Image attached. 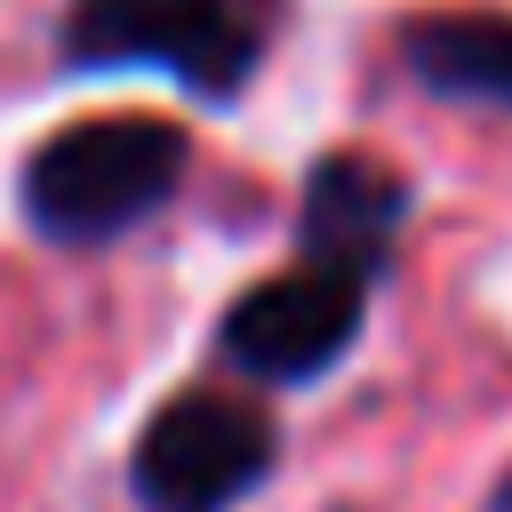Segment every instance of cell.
I'll return each instance as SVG.
<instances>
[{
  "label": "cell",
  "instance_id": "obj_3",
  "mask_svg": "<svg viewBox=\"0 0 512 512\" xmlns=\"http://www.w3.org/2000/svg\"><path fill=\"white\" fill-rule=\"evenodd\" d=\"M272 464L280 424L264 400L232 384H176L128 448V488L144 512H232L272 480Z\"/></svg>",
  "mask_w": 512,
  "mask_h": 512
},
{
  "label": "cell",
  "instance_id": "obj_4",
  "mask_svg": "<svg viewBox=\"0 0 512 512\" xmlns=\"http://www.w3.org/2000/svg\"><path fill=\"white\" fill-rule=\"evenodd\" d=\"M368 328V288L336 280V272H272L256 288H240L216 320V360L240 384L288 392V384H320L328 368H344V352Z\"/></svg>",
  "mask_w": 512,
  "mask_h": 512
},
{
  "label": "cell",
  "instance_id": "obj_1",
  "mask_svg": "<svg viewBox=\"0 0 512 512\" xmlns=\"http://www.w3.org/2000/svg\"><path fill=\"white\" fill-rule=\"evenodd\" d=\"M192 168V136L160 112H80L16 168V208L48 248H112L152 224Z\"/></svg>",
  "mask_w": 512,
  "mask_h": 512
},
{
  "label": "cell",
  "instance_id": "obj_6",
  "mask_svg": "<svg viewBox=\"0 0 512 512\" xmlns=\"http://www.w3.org/2000/svg\"><path fill=\"white\" fill-rule=\"evenodd\" d=\"M400 64L432 96L512 112V8H424L400 24Z\"/></svg>",
  "mask_w": 512,
  "mask_h": 512
},
{
  "label": "cell",
  "instance_id": "obj_2",
  "mask_svg": "<svg viewBox=\"0 0 512 512\" xmlns=\"http://www.w3.org/2000/svg\"><path fill=\"white\" fill-rule=\"evenodd\" d=\"M280 0H72L56 56L72 72H168L176 88L232 104L272 48Z\"/></svg>",
  "mask_w": 512,
  "mask_h": 512
},
{
  "label": "cell",
  "instance_id": "obj_7",
  "mask_svg": "<svg viewBox=\"0 0 512 512\" xmlns=\"http://www.w3.org/2000/svg\"><path fill=\"white\" fill-rule=\"evenodd\" d=\"M488 512H512V472H504V480L488 488Z\"/></svg>",
  "mask_w": 512,
  "mask_h": 512
},
{
  "label": "cell",
  "instance_id": "obj_5",
  "mask_svg": "<svg viewBox=\"0 0 512 512\" xmlns=\"http://www.w3.org/2000/svg\"><path fill=\"white\" fill-rule=\"evenodd\" d=\"M408 224V176L376 152H320L296 200V264L376 288Z\"/></svg>",
  "mask_w": 512,
  "mask_h": 512
}]
</instances>
